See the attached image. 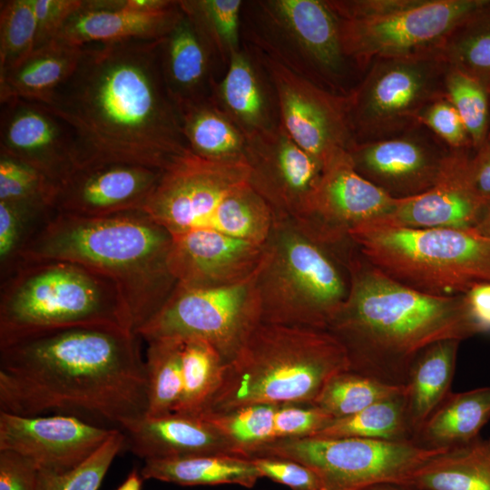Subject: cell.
I'll return each mask as SVG.
<instances>
[{
  "mask_svg": "<svg viewBox=\"0 0 490 490\" xmlns=\"http://www.w3.org/2000/svg\"><path fill=\"white\" fill-rule=\"evenodd\" d=\"M35 20V49L53 42L83 0H32Z\"/></svg>",
  "mask_w": 490,
  "mask_h": 490,
  "instance_id": "obj_48",
  "label": "cell"
},
{
  "mask_svg": "<svg viewBox=\"0 0 490 490\" xmlns=\"http://www.w3.org/2000/svg\"><path fill=\"white\" fill-rule=\"evenodd\" d=\"M0 153L37 169L55 187L81 163L70 125L44 104L20 98L0 102Z\"/></svg>",
  "mask_w": 490,
  "mask_h": 490,
  "instance_id": "obj_19",
  "label": "cell"
},
{
  "mask_svg": "<svg viewBox=\"0 0 490 490\" xmlns=\"http://www.w3.org/2000/svg\"><path fill=\"white\" fill-rule=\"evenodd\" d=\"M463 151L456 152L433 188L398 200L393 211L374 224L407 229H473L486 207L468 182V158Z\"/></svg>",
  "mask_w": 490,
  "mask_h": 490,
  "instance_id": "obj_26",
  "label": "cell"
},
{
  "mask_svg": "<svg viewBox=\"0 0 490 490\" xmlns=\"http://www.w3.org/2000/svg\"><path fill=\"white\" fill-rule=\"evenodd\" d=\"M404 391L405 386L387 384L349 369L334 376L312 406L332 418H341L355 415L381 400L401 395Z\"/></svg>",
  "mask_w": 490,
  "mask_h": 490,
  "instance_id": "obj_40",
  "label": "cell"
},
{
  "mask_svg": "<svg viewBox=\"0 0 490 490\" xmlns=\"http://www.w3.org/2000/svg\"><path fill=\"white\" fill-rule=\"evenodd\" d=\"M482 0H419L391 15L367 20L339 19L343 52L364 72L377 59L438 52L448 34L484 5Z\"/></svg>",
  "mask_w": 490,
  "mask_h": 490,
  "instance_id": "obj_13",
  "label": "cell"
},
{
  "mask_svg": "<svg viewBox=\"0 0 490 490\" xmlns=\"http://www.w3.org/2000/svg\"><path fill=\"white\" fill-rule=\"evenodd\" d=\"M143 480L141 472L134 468L116 490H142Z\"/></svg>",
  "mask_w": 490,
  "mask_h": 490,
  "instance_id": "obj_53",
  "label": "cell"
},
{
  "mask_svg": "<svg viewBox=\"0 0 490 490\" xmlns=\"http://www.w3.org/2000/svg\"><path fill=\"white\" fill-rule=\"evenodd\" d=\"M312 436L413 440L404 393L377 402L355 415L333 418Z\"/></svg>",
  "mask_w": 490,
  "mask_h": 490,
  "instance_id": "obj_38",
  "label": "cell"
},
{
  "mask_svg": "<svg viewBox=\"0 0 490 490\" xmlns=\"http://www.w3.org/2000/svg\"><path fill=\"white\" fill-rule=\"evenodd\" d=\"M489 419L490 386L450 392L413 440L430 448L463 446L477 439Z\"/></svg>",
  "mask_w": 490,
  "mask_h": 490,
  "instance_id": "obj_32",
  "label": "cell"
},
{
  "mask_svg": "<svg viewBox=\"0 0 490 490\" xmlns=\"http://www.w3.org/2000/svg\"><path fill=\"white\" fill-rule=\"evenodd\" d=\"M249 181L245 162H217L190 150L163 170L143 211L172 234L210 229L228 196Z\"/></svg>",
  "mask_w": 490,
  "mask_h": 490,
  "instance_id": "obj_14",
  "label": "cell"
},
{
  "mask_svg": "<svg viewBox=\"0 0 490 490\" xmlns=\"http://www.w3.org/2000/svg\"><path fill=\"white\" fill-rule=\"evenodd\" d=\"M124 448L145 460L230 454L225 437L206 419L178 413L147 416L122 431Z\"/></svg>",
  "mask_w": 490,
  "mask_h": 490,
  "instance_id": "obj_27",
  "label": "cell"
},
{
  "mask_svg": "<svg viewBox=\"0 0 490 490\" xmlns=\"http://www.w3.org/2000/svg\"><path fill=\"white\" fill-rule=\"evenodd\" d=\"M55 185L33 166L0 153V201L52 208Z\"/></svg>",
  "mask_w": 490,
  "mask_h": 490,
  "instance_id": "obj_45",
  "label": "cell"
},
{
  "mask_svg": "<svg viewBox=\"0 0 490 490\" xmlns=\"http://www.w3.org/2000/svg\"><path fill=\"white\" fill-rule=\"evenodd\" d=\"M258 270V269H257ZM257 270L226 286L176 288L161 309L136 334L157 338H197L210 342L225 364L241 349L260 322Z\"/></svg>",
  "mask_w": 490,
  "mask_h": 490,
  "instance_id": "obj_12",
  "label": "cell"
},
{
  "mask_svg": "<svg viewBox=\"0 0 490 490\" xmlns=\"http://www.w3.org/2000/svg\"><path fill=\"white\" fill-rule=\"evenodd\" d=\"M242 41L290 71L337 94L346 95L350 62L338 21L326 0L244 1Z\"/></svg>",
  "mask_w": 490,
  "mask_h": 490,
  "instance_id": "obj_9",
  "label": "cell"
},
{
  "mask_svg": "<svg viewBox=\"0 0 490 490\" xmlns=\"http://www.w3.org/2000/svg\"><path fill=\"white\" fill-rule=\"evenodd\" d=\"M471 230L490 240V205L485 208L480 220Z\"/></svg>",
  "mask_w": 490,
  "mask_h": 490,
  "instance_id": "obj_54",
  "label": "cell"
},
{
  "mask_svg": "<svg viewBox=\"0 0 490 490\" xmlns=\"http://www.w3.org/2000/svg\"><path fill=\"white\" fill-rule=\"evenodd\" d=\"M407 485L418 490H490V443L446 449L419 467Z\"/></svg>",
  "mask_w": 490,
  "mask_h": 490,
  "instance_id": "obj_34",
  "label": "cell"
},
{
  "mask_svg": "<svg viewBox=\"0 0 490 490\" xmlns=\"http://www.w3.org/2000/svg\"><path fill=\"white\" fill-rule=\"evenodd\" d=\"M78 325L134 331L128 303L113 279L61 260H18L1 276L0 338Z\"/></svg>",
  "mask_w": 490,
  "mask_h": 490,
  "instance_id": "obj_6",
  "label": "cell"
},
{
  "mask_svg": "<svg viewBox=\"0 0 490 490\" xmlns=\"http://www.w3.org/2000/svg\"><path fill=\"white\" fill-rule=\"evenodd\" d=\"M83 46L54 40L0 76V102L20 98L46 103L75 71Z\"/></svg>",
  "mask_w": 490,
  "mask_h": 490,
  "instance_id": "obj_29",
  "label": "cell"
},
{
  "mask_svg": "<svg viewBox=\"0 0 490 490\" xmlns=\"http://www.w3.org/2000/svg\"><path fill=\"white\" fill-rule=\"evenodd\" d=\"M439 54L452 68L485 83L490 80V3L462 20L446 37Z\"/></svg>",
  "mask_w": 490,
  "mask_h": 490,
  "instance_id": "obj_39",
  "label": "cell"
},
{
  "mask_svg": "<svg viewBox=\"0 0 490 490\" xmlns=\"http://www.w3.org/2000/svg\"><path fill=\"white\" fill-rule=\"evenodd\" d=\"M350 240L381 272L428 295L461 296L490 282V240L471 230L370 223L354 230Z\"/></svg>",
  "mask_w": 490,
  "mask_h": 490,
  "instance_id": "obj_8",
  "label": "cell"
},
{
  "mask_svg": "<svg viewBox=\"0 0 490 490\" xmlns=\"http://www.w3.org/2000/svg\"><path fill=\"white\" fill-rule=\"evenodd\" d=\"M228 441L231 453L251 456L266 446L312 436L331 419L312 405L253 404L201 416Z\"/></svg>",
  "mask_w": 490,
  "mask_h": 490,
  "instance_id": "obj_24",
  "label": "cell"
},
{
  "mask_svg": "<svg viewBox=\"0 0 490 490\" xmlns=\"http://www.w3.org/2000/svg\"><path fill=\"white\" fill-rule=\"evenodd\" d=\"M39 469L11 450H0V490H38Z\"/></svg>",
  "mask_w": 490,
  "mask_h": 490,
  "instance_id": "obj_50",
  "label": "cell"
},
{
  "mask_svg": "<svg viewBox=\"0 0 490 490\" xmlns=\"http://www.w3.org/2000/svg\"><path fill=\"white\" fill-rule=\"evenodd\" d=\"M488 441H489V443H490V439H489Z\"/></svg>",
  "mask_w": 490,
  "mask_h": 490,
  "instance_id": "obj_56",
  "label": "cell"
},
{
  "mask_svg": "<svg viewBox=\"0 0 490 490\" xmlns=\"http://www.w3.org/2000/svg\"><path fill=\"white\" fill-rule=\"evenodd\" d=\"M249 183L274 219L300 220L320 181L323 166L279 129L246 139Z\"/></svg>",
  "mask_w": 490,
  "mask_h": 490,
  "instance_id": "obj_18",
  "label": "cell"
},
{
  "mask_svg": "<svg viewBox=\"0 0 490 490\" xmlns=\"http://www.w3.org/2000/svg\"><path fill=\"white\" fill-rule=\"evenodd\" d=\"M122 449L124 434L114 429L93 454L72 470L39 471L38 490H99L114 458Z\"/></svg>",
  "mask_w": 490,
  "mask_h": 490,
  "instance_id": "obj_43",
  "label": "cell"
},
{
  "mask_svg": "<svg viewBox=\"0 0 490 490\" xmlns=\"http://www.w3.org/2000/svg\"><path fill=\"white\" fill-rule=\"evenodd\" d=\"M422 124L395 137L353 143L355 170L394 199L420 195L440 180L456 152Z\"/></svg>",
  "mask_w": 490,
  "mask_h": 490,
  "instance_id": "obj_17",
  "label": "cell"
},
{
  "mask_svg": "<svg viewBox=\"0 0 490 490\" xmlns=\"http://www.w3.org/2000/svg\"><path fill=\"white\" fill-rule=\"evenodd\" d=\"M55 211L47 207L0 201V268L4 275L37 230Z\"/></svg>",
  "mask_w": 490,
  "mask_h": 490,
  "instance_id": "obj_44",
  "label": "cell"
},
{
  "mask_svg": "<svg viewBox=\"0 0 490 490\" xmlns=\"http://www.w3.org/2000/svg\"><path fill=\"white\" fill-rule=\"evenodd\" d=\"M163 38L83 45L74 74L43 103L74 131L80 165L164 170L189 151L162 74Z\"/></svg>",
  "mask_w": 490,
  "mask_h": 490,
  "instance_id": "obj_2",
  "label": "cell"
},
{
  "mask_svg": "<svg viewBox=\"0 0 490 490\" xmlns=\"http://www.w3.org/2000/svg\"><path fill=\"white\" fill-rule=\"evenodd\" d=\"M464 297L469 313L482 333L490 332V282L475 284Z\"/></svg>",
  "mask_w": 490,
  "mask_h": 490,
  "instance_id": "obj_52",
  "label": "cell"
},
{
  "mask_svg": "<svg viewBox=\"0 0 490 490\" xmlns=\"http://www.w3.org/2000/svg\"><path fill=\"white\" fill-rule=\"evenodd\" d=\"M173 0H83L54 40L74 45L165 37L181 15Z\"/></svg>",
  "mask_w": 490,
  "mask_h": 490,
  "instance_id": "obj_23",
  "label": "cell"
},
{
  "mask_svg": "<svg viewBox=\"0 0 490 490\" xmlns=\"http://www.w3.org/2000/svg\"><path fill=\"white\" fill-rule=\"evenodd\" d=\"M217 68L210 47L182 11L162 44V74L177 108L211 98Z\"/></svg>",
  "mask_w": 490,
  "mask_h": 490,
  "instance_id": "obj_28",
  "label": "cell"
},
{
  "mask_svg": "<svg viewBox=\"0 0 490 490\" xmlns=\"http://www.w3.org/2000/svg\"><path fill=\"white\" fill-rule=\"evenodd\" d=\"M446 449L426 447L414 440L307 436L266 446L249 458L296 460L316 471L327 490H359L386 483L407 485L419 467Z\"/></svg>",
  "mask_w": 490,
  "mask_h": 490,
  "instance_id": "obj_11",
  "label": "cell"
},
{
  "mask_svg": "<svg viewBox=\"0 0 490 490\" xmlns=\"http://www.w3.org/2000/svg\"><path fill=\"white\" fill-rule=\"evenodd\" d=\"M359 490H418L413 486L400 485V484H377L370 486L364 487Z\"/></svg>",
  "mask_w": 490,
  "mask_h": 490,
  "instance_id": "obj_55",
  "label": "cell"
},
{
  "mask_svg": "<svg viewBox=\"0 0 490 490\" xmlns=\"http://www.w3.org/2000/svg\"><path fill=\"white\" fill-rule=\"evenodd\" d=\"M147 416L173 413L182 392V338L146 340Z\"/></svg>",
  "mask_w": 490,
  "mask_h": 490,
  "instance_id": "obj_37",
  "label": "cell"
},
{
  "mask_svg": "<svg viewBox=\"0 0 490 490\" xmlns=\"http://www.w3.org/2000/svg\"><path fill=\"white\" fill-rule=\"evenodd\" d=\"M140 472L144 480L182 486L237 485L253 488L262 478L250 458L230 454L145 460Z\"/></svg>",
  "mask_w": 490,
  "mask_h": 490,
  "instance_id": "obj_30",
  "label": "cell"
},
{
  "mask_svg": "<svg viewBox=\"0 0 490 490\" xmlns=\"http://www.w3.org/2000/svg\"><path fill=\"white\" fill-rule=\"evenodd\" d=\"M418 122L453 150H464L472 144L458 113L446 97L426 107L418 117Z\"/></svg>",
  "mask_w": 490,
  "mask_h": 490,
  "instance_id": "obj_47",
  "label": "cell"
},
{
  "mask_svg": "<svg viewBox=\"0 0 490 490\" xmlns=\"http://www.w3.org/2000/svg\"><path fill=\"white\" fill-rule=\"evenodd\" d=\"M264 254L265 243L191 229L172 234L168 268L177 284L184 287L226 286L251 276Z\"/></svg>",
  "mask_w": 490,
  "mask_h": 490,
  "instance_id": "obj_22",
  "label": "cell"
},
{
  "mask_svg": "<svg viewBox=\"0 0 490 490\" xmlns=\"http://www.w3.org/2000/svg\"><path fill=\"white\" fill-rule=\"evenodd\" d=\"M162 172L122 162L81 164L55 187L52 208L81 217L143 211Z\"/></svg>",
  "mask_w": 490,
  "mask_h": 490,
  "instance_id": "obj_20",
  "label": "cell"
},
{
  "mask_svg": "<svg viewBox=\"0 0 490 490\" xmlns=\"http://www.w3.org/2000/svg\"><path fill=\"white\" fill-rule=\"evenodd\" d=\"M189 150L217 162H245L246 138L212 97L177 108Z\"/></svg>",
  "mask_w": 490,
  "mask_h": 490,
  "instance_id": "obj_33",
  "label": "cell"
},
{
  "mask_svg": "<svg viewBox=\"0 0 490 490\" xmlns=\"http://www.w3.org/2000/svg\"><path fill=\"white\" fill-rule=\"evenodd\" d=\"M210 47L218 66L225 70L231 55L242 46L240 0H179Z\"/></svg>",
  "mask_w": 490,
  "mask_h": 490,
  "instance_id": "obj_36",
  "label": "cell"
},
{
  "mask_svg": "<svg viewBox=\"0 0 490 490\" xmlns=\"http://www.w3.org/2000/svg\"><path fill=\"white\" fill-rule=\"evenodd\" d=\"M132 329L78 325L0 338V411L69 412L124 431L147 414V378Z\"/></svg>",
  "mask_w": 490,
  "mask_h": 490,
  "instance_id": "obj_1",
  "label": "cell"
},
{
  "mask_svg": "<svg viewBox=\"0 0 490 490\" xmlns=\"http://www.w3.org/2000/svg\"><path fill=\"white\" fill-rule=\"evenodd\" d=\"M250 459L262 478L266 477L291 490H327L317 472L300 462L273 456H255Z\"/></svg>",
  "mask_w": 490,
  "mask_h": 490,
  "instance_id": "obj_46",
  "label": "cell"
},
{
  "mask_svg": "<svg viewBox=\"0 0 490 490\" xmlns=\"http://www.w3.org/2000/svg\"><path fill=\"white\" fill-rule=\"evenodd\" d=\"M172 242V234L143 211L101 217L55 212L18 260H68L113 279L125 297L136 333L177 286L168 268Z\"/></svg>",
  "mask_w": 490,
  "mask_h": 490,
  "instance_id": "obj_4",
  "label": "cell"
},
{
  "mask_svg": "<svg viewBox=\"0 0 490 490\" xmlns=\"http://www.w3.org/2000/svg\"><path fill=\"white\" fill-rule=\"evenodd\" d=\"M349 368L346 349L328 330L260 321L225 364L203 415L253 404L312 405L334 376Z\"/></svg>",
  "mask_w": 490,
  "mask_h": 490,
  "instance_id": "obj_5",
  "label": "cell"
},
{
  "mask_svg": "<svg viewBox=\"0 0 490 490\" xmlns=\"http://www.w3.org/2000/svg\"><path fill=\"white\" fill-rule=\"evenodd\" d=\"M448 68L438 52L373 61L345 95L354 143L395 137L420 124L423 110L446 97Z\"/></svg>",
  "mask_w": 490,
  "mask_h": 490,
  "instance_id": "obj_10",
  "label": "cell"
},
{
  "mask_svg": "<svg viewBox=\"0 0 490 490\" xmlns=\"http://www.w3.org/2000/svg\"><path fill=\"white\" fill-rule=\"evenodd\" d=\"M336 16L345 20L383 17L409 8L419 0H326Z\"/></svg>",
  "mask_w": 490,
  "mask_h": 490,
  "instance_id": "obj_49",
  "label": "cell"
},
{
  "mask_svg": "<svg viewBox=\"0 0 490 490\" xmlns=\"http://www.w3.org/2000/svg\"><path fill=\"white\" fill-rule=\"evenodd\" d=\"M342 261L348 294L327 330L346 349L350 370L405 386L414 361L430 345L482 333L464 295L436 297L413 289L370 264L354 245Z\"/></svg>",
  "mask_w": 490,
  "mask_h": 490,
  "instance_id": "obj_3",
  "label": "cell"
},
{
  "mask_svg": "<svg viewBox=\"0 0 490 490\" xmlns=\"http://www.w3.org/2000/svg\"><path fill=\"white\" fill-rule=\"evenodd\" d=\"M182 338V392L173 413L201 416L218 391L225 362L208 341Z\"/></svg>",
  "mask_w": 490,
  "mask_h": 490,
  "instance_id": "obj_35",
  "label": "cell"
},
{
  "mask_svg": "<svg viewBox=\"0 0 490 490\" xmlns=\"http://www.w3.org/2000/svg\"><path fill=\"white\" fill-rule=\"evenodd\" d=\"M36 20L32 0L0 2V76L35 50Z\"/></svg>",
  "mask_w": 490,
  "mask_h": 490,
  "instance_id": "obj_41",
  "label": "cell"
},
{
  "mask_svg": "<svg viewBox=\"0 0 490 490\" xmlns=\"http://www.w3.org/2000/svg\"><path fill=\"white\" fill-rule=\"evenodd\" d=\"M468 182L479 198L485 205H490V142H484L474 159H468L467 162Z\"/></svg>",
  "mask_w": 490,
  "mask_h": 490,
  "instance_id": "obj_51",
  "label": "cell"
},
{
  "mask_svg": "<svg viewBox=\"0 0 490 490\" xmlns=\"http://www.w3.org/2000/svg\"><path fill=\"white\" fill-rule=\"evenodd\" d=\"M114 429L73 415L21 416L0 411V450L22 455L40 471L64 473L86 460Z\"/></svg>",
  "mask_w": 490,
  "mask_h": 490,
  "instance_id": "obj_21",
  "label": "cell"
},
{
  "mask_svg": "<svg viewBox=\"0 0 490 490\" xmlns=\"http://www.w3.org/2000/svg\"><path fill=\"white\" fill-rule=\"evenodd\" d=\"M460 342L445 339L430 345L416 358L409 370L404 398L413 439L450 393Z\"/></svg>",
  "mask_w": 490,
  "mask_h": 490,
  "instance_id": "obj_31",
  "label": "cell"
},
{
  "mask_svg": "<svg viewBox=\"0 0 490 490\" xmlns=\"http://www.w3.org/2000/svg\"><path fill=\"white\" fill-rule=\"evenodd\" d=\"M349 289L347 269L289 220L274 219L256 273L260 321L326 329Z\"/></svg>",
  "mask_w": 490,
  "mask_h": 490,
  "instance_id": "obj_7",
  "label": "cell"
},
{
  "mask_svg": "<svg viewBox=\"0 0 490 490\" xmlns=\"http://www.w3.org/2000/svg\"><path fill=\"white\" fill-rule=\"evenodd\" d=\"M211 97L246 139L282 125L271 79L255 50L243 41L214 84Z\"/></svg>",
  "mask_w": 490,
  "mask_h": 490,
  "instance_id": "obj_25",
  "label": "cell"
},
{
  "mask_svg": "<svg viewBox=\"0 0 490 490\" xmlns=\"http://www.w3.org/2000/svg\"><path fill=\"white\" fill-rule=\"evenodd\" d=\"M251 47L274 85L281 123L289 137L314 157L323 169L348 152L354 142L348 124L346 96L318 86Z\"/></svg>",
  "mask_w": 490,
  "mask_h": 490,
  "instance_id": "obj_15",
  "label": "cell"
},
{
  "mask_svg": "<svg viewBox=\"0 0 490 490\" xmlns=\"http://www.w3.org/2000/svg\"><path fill=\"white\" fill-rule=\"evenodd\" d=\"M445 89L446 97L458 113L472 144L479 148L485 140L489 116L485 83L449 66Z\"/></svg>",
  "mask_w": 490,
  "mask_h": 490,
  "instance_id": "obj_42",
  "label": "cell"
},
{
  "mask_svg": "<svg viewBox=\"0 0 490 490\" xmlns=\"http://www.w3.org/2000/svg\"><path fill=\"white\" fill-rule=\"evenodd\" d=\"M397 201L363 178L345 152L323 169L305 215L295 223L339 255L353 244L354 230L386 218Z\"/></svg>",
  "mask_w": 490,
  "mask_h": 490,
  "instance_id": "obj_16",
  "label": "cell"
}]
</instances>
